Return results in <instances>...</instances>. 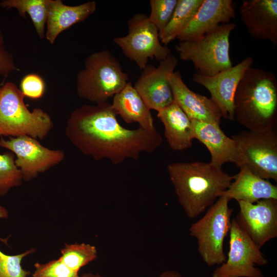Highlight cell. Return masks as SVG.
Wrapping results in <instances>:
<instances>
[{"label": "cell", "mask_w": 277, "mask_h": 277, "mask_svg": "<svg viewBox=\"0 0 277 277\" xmlns=\"http://www.w3.org/2000/svg\"><path fill=\"white\" fill-rule=\"evenodd\" d=\"M116 115L108 102L83 105L69 116L66 135L83 154L96 161L108 159L115 165L128 159L136 160L141 153L153 152L161 145L162 137L156 129H127Z\"/></svg>", "instance_id": "6da1fadb"}, {"label": "cell", "mask_w": 277, "mask_h": 277, "mask_svg": "<svg viewBox=\"0 0 277 277\" xmlns=\"http://www.w3.org/2000/svg\"><path fill=\"white\" fill-rule=\"evenodd\" d=\"M167 168L179 202L190 219L211 206L234 178L211 162H175Z\"/></svg>", "instance_id": "7a4b0ae2"}, {"label": "cell", "mask_w": 277, "mask_h": 277, "mask_svg": "<svg viewBox=\"0 0 277 277\" xmlns=\"http://www.w3.org/2000/svg\"><path fill=\"white\" fill-rule=\"evenodd\" d=\"M234 119L249 131L276 129L277 80L272 72L250 67L236 88Z\"/></svg>", "instance_id": "3957f363"}, {"label": "cell", "mask_w": 277, "mask_h": 277, "mask_svg": "<svg viewBox=\"0 0 277 277\" xmlns=\"http://www.w3.org/2000/svg\"><path fill=\"white\" fill-rule=\"evenodd\" d=\"M117 59L108 50L94 52L85 60L76 76L78 96L95 104L107 102L129 83Z\"/></svg>", "instance_id": "277c9868"}, {"label": "cell", "mask_w": 277, "mask_h": 277, "mask_svg": "<svg viewBox=\"0 0 277 277\" xmlns=\"http://www.w3.org/2000/svg\"><path fill=\"white\" fill-rule=\"evenodd\" d=\"M24 97L12 82H7L0 87V135H28L43 140L53 127L51 117L40 108L30 111Z\"/></svg>", "instance_id": "5b68a950"}, {"label": "cell", "mask_w": 277, "mask_h": 277, "mask_svg": "<svg viewBox=\"0 0 277 277\" xmlns=\"http://www.w3.org/2000/svg\"><path fill=\"white\" fill-rule=\"evenodd\" d=\"M236 27L231 23L220 25L199 38L180 41L175 48L180 58L191 62L199 73L213 76L232 66L229 37Z\"/></svg>", "instance_id": "8992f818"}, {"label": "cell", "mask_w": 277, "mask_h": 277, "mask_svg": "<svg viewBox=\"0 0 277 277\" xmlns=\"http://www.w3.org/2000/svg\"><path fill=\"white\" fill-rule=\"evenodd\" d=\"M230 201L225 196L219 197L189 228L190 235L196 240L200 256L209 267L220 265L226 260L224 242L230 229L233 211L228 205Z\"/></svg>", "instance_id": "52a82bcc"}, {"label": "cell", "mask_w": 277, "mask_h": 277, "mask_svg": "<svg viewBox=\"0 0 277 277\" xmlns=\"http://www.w3.org/2000/svg\"><path fill=\"white\" fill-rule=\"evenodd\" d=\"M237 145L235 163L267 180L277 181L276 130L242 131L232 137Z\"/></svg>", "instance_id": "ba28073f"}, {"label": "cell", "mask_w": 277, "mask_h": 277, "mask_svg": "<svg viewBox=\"0 0 277 277\" xmlns=\"http://www.w3.org/2000/svg\"><path fill=\"white\" fill-rule=\"evenodd\" d=\"M128 29L127 35L113 41L141 70L146 67L149 59L160 62L171 54L170 49L161 43L159 30L146 14H134L128 21Z\"/></svg>", "instance_id": "9c48e42d"}, {"label": "cell", "mask_w": 277, "mask_h": 277, "mask_svg": "<svg viewBox=\"0 0 277 277\" xmlns=\"http://www.w3.org/2000/svg\"><path fill=\"white\" fill-rule=\"evenodd\" d=\"M229 232L227 257L214 269L211 277H264L256 266L265 265L268 260L235 219L231 220Z\"/></svg>", "instance_id": "30bf717a"}, {"label": "cell", "mask_w": 277, "mask_h": 277, "mask_svg": "<svg viewBox=\"0 0 277 277\" xmlns=\"http://www.w3.org/2000/svg\"><path fill=\"white\" fill-rule=\"evenodd\" d=\"M0 147L15 154V164L25 181L31 180L38 173L45 172L65 159L63 151L44 147L37 139L28 135L11 137L8 140L1 138Z\"/></svg>", "instance_id": "8fae6325"}, {"label": "cell", "mask_w": 277, "mask_h": 277, "mask_svg": "<svg viewBox=\"0 0 277 277\" xmlns=\"http://www.w3.org/2000/svg\"><path fill=\"white\" fill-rule=\"evenodd\" d=\"M177 64V58L170 54L158 66L148 64L142 70L133 86L150 110L159 112L174 102L169 77Z\"/></svg>", "instance_id": "7c38bea8"}, {"label": "cell", "mask_w": 277, "mask_h": 277, "mask_svg": "<svg viewBox=\"0 0 277 277\" xmlns=\"http://www.w3.org/2000/svg\"><path fill=\"white\" fill-rule=\"evenodd\" d=\"M238 203L240 211L235 219L259 248L277 237V200L263 199L253 203L244 201Z\"/></svg>", "instance_id": "4fadbf2b"}, {"label": "cell", "mask_w": 277, "mask_h": 277, "mask_svg": "<svg viewBox=\"0 0 277 277\" xmlns=\"http://www.w3.org/2000/svg\"><path fill=\"white\" fill-rule=\"evenodd\" d=\"M253 63L252 57L248 56L234 66L212 76L195 73L192 81L208 90L210 98L219 108L222 117L233 120V101L236 88L246 71Z\"/></svg>", "instance_id": "5bb4252c"}, {"label": "cell", "mask_w": 277, "mask_h": 277, "mask_svg": "<svg viewBox=\"0 0 277 277\" xmlns=\"http://www.w3.org/2000/svg\"><path fill=\"white\" fill-rule=\"evenodd\" d=\"M239 10L241 19L252 38L277 45L276 0H244Z\"/></svg>", "instance_id": "9a60e30c"}, {"label": "cell", "mask_w": 277, "mask_h": 277, "mask_svg": "<svg viewBox=\"0 0 277 277\" xmlns=\"http://www.w3.org/2000/svg\"><path fill=\"white\" fill-rule=\"evenodd\" d=\"M169 80L174 101L190 120L220 124L221 112L210 98L191 90L184 82L179 71L171 74Z\"/></svg>", "instance_id": "2e32d148"}, {"label": "cell", "mask_w": 277, "mask_h": 277, "mask_svg": "<svg viewBox=\"0 0 277 277\" xmlns=\"http://www.w3.org/2000/svg\"><path fill=\"white\" fill-rule=\"evenodd\" d=\"M232 0H204L193 18L177 36L180 41L199 38L217 26L235 18Z\"/></svg>", "instance_id": "e0dca14e"}, {"label": "cell", "mask_w": 277, "mask_h": 277, "mask_svg": "<svg viewBox=\"0 0 277 277\" xmlns=\"http://www.w3.org/2000/svg\"><path fill=\"white\" fill-rule=\"evenodd\" d=\"M194 139L199 140L208 149L211 163L222 167L225 163L235 164L238 149L235 140L227 136L220 125L191 120Z\"/></svg>", "instance_id": "ac0fdd59"}, {"label": "cell", "mask_w": 277, "mask_h": 277, "mask_svg": "<svg viewBox=\"0 0 277 277\" xmlns=\"http://www.w3.org/2000/svg\"><path fill=\"white\" fill-rule=\"evenodd\" d=\"M47 8L45 36L50 44H53L63 31L93 14L96 9V3L92 1L78 5L68 6L61 0H47Z\"/></svg>", "instance_id": "d6986e66"}, {"label": "cell", "mask_w": 277, "mask_h": 277, "mask_svg": "<svg viewBox=\"0 0 277 277\" xmlns=\"http://www.w3.org/2000/svg\"><path fill=\"white\" fill-rule=\"evenodd\" d=\"M230 200L255 203L263 199L277 200V186L250 171L247 168H240L228 188L221 196Z\"/></svg>", "instance_id": "ffe728a7"}, {"label": "cell", "mask_w": 277, "mask_h": 277, "mask_svg": "<svg viewBox=\"0 0 277 277\" xmlns=\"http://www.w3.org/2000/svg\"><path fill=\"white\" fill-rule=\"evenodd\" d=\"M112 106L127 124L137 123L148 131L156 130L151 110L131 83L113 97Z\"/></svg>", "instance_id": "44dd1931"}, {"label": "cell", "mask_w": 277, "mask_h": 277, "mask_svg": "<svg viewBox=\"0 0 277 277\" xmlns=\"http://www.w3.org/2000/svg\"><path fill=\"white\" fill-rule=\"evenodd\" d=\"M164 126V135L171 149L183 151L192 147L193 138L191 120L174 101L157 112Z\"/></svg>", "instance_id": "7402d4cb"}, {"label": "cell", "mask_w": 277, "mask_h": 277, "mask_svg": "<svg viewBox=\"0 0 277 277\" xmlns=\"http://www.w3.org/2000/svg\"><path fill=\"white\" fill-rule=\"evenodd\" d=\"M204 0H178L167 26L159 32L161 43L166 46L177 38L194 16Z\"/></svg>", "instance_id": "603a6c76"}, {"label": "cell", "mask_w": 277, "mask_h": 277, "mask_svg": "<svg viewBox=\"0 0 277 277\" xmlns=\"http://www.w3.org/2000/svg\"><path fill=\"white\" fill-rule=\"evenodd\" d=\"M3 8L16 9L22 17L28 14L31 19L36 32L40 38L45 36L47 21V0H3L0 2Z\"/></svg>", "instance_id": "cb8c5ba5"}, {"label": "cell", "mask_w": 277, "mask_h": 277, "mask_svg": "<svg viewBox=\"0 0 277 277\" xmlns=\"http://www.w3.org/2000/svg\"><path fill=\"white\" fill-rule=\"evenodd\" d=\"M61 254L59 260L70 269L78 272L82 267L94 260L97 253L94 246L74 243L65 245L61 250Z\"/></svg>", "instance_id": "d4e9b609"}, {"label": "cell", "mask_w": 277, "mask_h": 277, "mask_svg": "<svg viewBox=\"0 0 277 277\" xmlns=\"http://www.w3.org/2000/svg\"><path fill=\"white\" fill-rule=\"evenodd\" d=\"M15 159L12 152L0 154V196L6 195L11 188L22 184V174L15 164Z\"/></svg>", "instance_id": "484cf974"}, {"label": "cell", "mask_w": 277, "mask_h": 277, "mask_svg": "<svg viewBox=\"0 0 277 277\" xmlns=\"http://www.w3.org/2000/svg\"><path fill=\"white\" fill-rule=\"evenodd\" d=\"M178 0H150L149 21L159 30L162 31L169 22Z\"/></svg>", "instance_id": "4316f807"}, {"label": "cell", "mask_w": 277, "mask_h": 277, "mask_svg": "<svg viewBox=\"0 0 277 277\" xmlns=\"http://www.w3.org/2000/svg\"><path fill=\"white\" fill-rule=\"evenodd\" d=\"M35 248L14 255H7L0 250V277H27L30 272L22 267L21 262L27 255L33 253Z\"/></svg>", "instance_id": "83f0119b"}, {"label": "cell", "mask_w": 277, "mask_h": 277, "mask_svg": "<svg viewBox=\"0 0 277 277\" xmlns=\"http://www.w3.org/2000/svg\"><path fill=\"white\" fill-rule=\"evenodd\" d=\"M33 277H79L76 272L65 265L59 259L45 264L36 263Z\"/></svg>", "instance_id": "f1b7e54d"}, {"label": "cell", "mask_w": 277, "mask_h": 277, "mask_svg": "<svg viewBox=\"0 0 277 277\" xmlns=\"http://www.w3.org/2000/svg\"><path fill=\"white\" fill-rule=\"evenodd\" d=\"M19 86V89L24 96L32 100L42 97L46 90L44 79L35 73L25 75L21 81Z\"/></svg>", "instance_id": "f546056e"}, {"label": "cell", "mask_w": 277, "mask_h": 277, "mask_svg": "<svg viewBox=\"0 0 277 277\" xmlns=\"http://www.w3.org/2000/svg\"><path fill=\"white\" fill-rule=\"evenodd\" d=\"M18 70L12 54L5 47L4 37L0 29V75L6 78L11 73Z\"/></svg>", "instance_id": "4dcf8cb0"}, {"label": "cell", "mask_w": 277, "mask_h": 277, "mask_svg": "<svg viewBox=\"0 0 277 277\" xmlns=\"http://www.w3.org/2000/svg\"><path fill=\"white\" fill-rule=\"evenodd\" d=\"M159 277H182V275L175 270H167L163 272Z\"/></svg>", "instance_id": "1f68e13d"}, {"label": "cell", "mask_w": 277, "mask_h": 277, "mask_svg": "<svg viewBox=\"0 0 277 277\" xmlns=\"http://www.w3.org/2000/svg\"><path fill=\"white\" fill-rule=\"evenodd\" d=\"M8 217V211L6 208L0 204V218L6 219Z\"/></svg>", "instance_id": "d6a6232c"}, {"label": "cell", "mask_w": 277, "mask_h": 277, "mask_svg": "<svg viewBox=\"0 0 277 277\" xmlns=\"http://www.w3.org/2000/svg\"><path fill=\"white\" fill-rule=\"evenodd\" d=\"M79 277H102L98 274H93L92 273H88L83 274L81 276Z\"/></svg>", "instance_id": "836d02e7"}]
</instances>
